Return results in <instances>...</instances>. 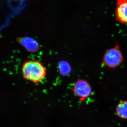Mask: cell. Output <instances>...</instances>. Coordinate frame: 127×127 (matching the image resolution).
<instances>
[{"label":"cell","instance_id":"1","mask_svg":"<svg viewBox=\"0 0 127 127\" xmlns=\"http://www.w3.org/2000/svg\"><path fill=\"white\" fill-rule=\"evenodd\" d=\"M21 70L23 78L34 83L41 82L47 75L45 67L40 62L36 60H28L25 62Z\"/></svg>","mask_w":127,"mask_h":127},{"label":"cell","instance_id":"2","mask_svg":"<svg viewBox=\"0 0 127 127\" xmlns=\"http://www.w3.org/2000/svg\"><path fill=\"white\" fill-rule=\"evenodd\" d=\"M123 61V57L119 46L116 45L106 52L103 56L102 64L110 68H116Z\"/></svg>","mask_w":127,"mask_h":127},{"label":"cell","instance_id":"3","mask_svg":"<svg viewBox=\"0 0 127 127\" xmlns=\"http://www.w3.org/2000/svg\"><path fill=\"white\" fill-rule=\"evenodd\" d=\"M72 91L76 96L83 101L91 95L92 89L91 85L87 80L78 79L74 83Z\"/></svg>","mask_w":127,"mask_h":127},{"label":"cell","instance_id":"4","mask_svg":"<svg viewBox=\"0 0 127 127\" xmlns=\"http://www.w3.org/2000/svg\"><path fill=\"white\" fill-rule=\"evenodd\" d=\"M115 12L119 23L127 24V0H117Z\"/></svg>","mask_w":127,"mask_h":127},{"label":"cell","instance_id":"5","mask_svg":"<svg viewBox=\"0 0 127 127\" xmlns=\"http://www.w3.org/2000/svg\"><path fill=\"white\" fill-rule=\"evenodd\" d=\"M19 42L28 51L36 52L39 50L38 42L35 39L30 37H24L20 38Z\"/></svg>","mask_w":127,"mask_h":127},{"label":"cell","instance_id":"6","mask_svg":"<svg viewBox=\"0 0 127 127\" xmlns=\"http://www.w3.org/2000/svg\"><path fill=\"white\" fill-rule=\"evenodd\" d=\"M116 113L118 116L123 119H127V101H123L117 106Z\"/></svg>","mask_w":127,"mask_h":127},{"label":"cell","instance_id":"7","mask_svg":"<svg viewBox=\"0 0 127 127\" xmlns=\"http://www.w3.org/2000/svg\"><path fill=\"white\" fill-rule=\"evenodd\" d=\"M58 67L59 72L62 76H66L71 72V66L67 62H61L58 65Z\"/></svg>","mask_w":127,"mask_h":127}]
</instances>
